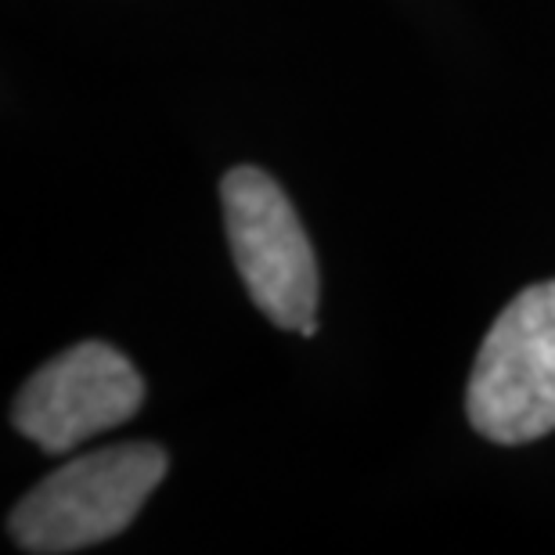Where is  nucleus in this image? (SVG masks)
<instances>
[{
    "label": "nucleus",
    "instance_id": "f257e3e1",
    "mask_svg": "<svg viewBox=\"0 0 555 555\" xmlns=\"http://www.w3.org/2000/svg\"><path fill=\"white\" fill-rule=\"evenodd\" d=\"M163 476L166 451L149 440L113 443V448L83 454L43 476L11 508L8 534L22 552L37 555H65L102 545L134 524Z\"/></svg>",
    "mask_w": 555,
    "mask_h": 555
},
{
    "label": "nucleus",
    "instance_id": "7ed1b4c3",
    "mask_svg": "<svg viewBox=\"0 0 555 555\" xmlns=\"http://www.w3.org/2000/svg\"><path fill=\"white\" fill-rule=\"evenodd\" d=\"M228 246L253 304L278 328L314 336L321 274L288 195L260 166H235L220 181Z\"/></svg>",
    "mask_w": 555,
    "mask_h": 555
},
{
    "label": "nucleus",
    "instance_id": "20e7f679",
    "mask_svg": "<svg viewBox=\"0 0 555 555\" xmlns=\"http://www.w3.org/2000/svg\"><path fill=\"white\" fill-rule=\"evenodd\" d=\"M141 404L144 379L127 353L91 339L29 375L11 408V422L40 451L65 454L76 443L134 418Z\"/></svg>",
    "mask_w": 555,
    "mask_h": 555
},
{
    "label": "nucleus",
    "instance_id": "f03ea898",
    "mask_svg": "<svg viewBox=\"0 0 555 555\" xmlns=\"http://www.w3.org/2000/svg\"><path fill=\"white\" fill-rule=\"evenodd\" d=\"M465 412L480 437L519 448L555 429V282L524 288L476 353Z\"/></svg>",
    "mask_w": 555,
    "mask_h": 555
}]
</instances>
